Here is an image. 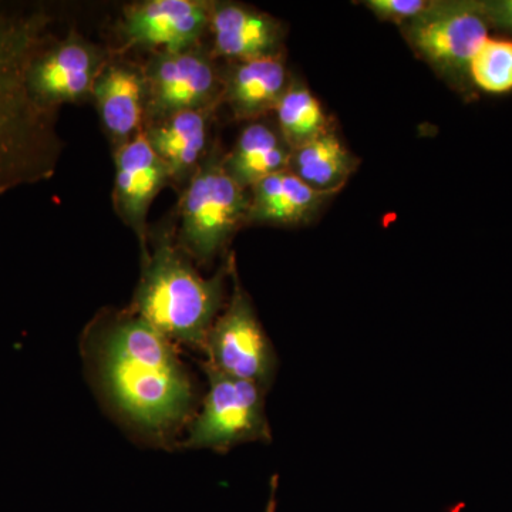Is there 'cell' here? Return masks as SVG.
<instances>
[{
    "label": "cell",
    "instance_id": "obj_1",
    "mask_svg": "<svg viewBox=\"0 0 512 512\" xmlns=\"http://www.w3.org/2000/svg\"><path fill=\"white\" fill-rule=\"evenodd\" d=\"M86 340L101 393L128 426L158 441L188 427L197 392L174 343L130 308L101 313Z\"/></svg>",
    "mask_w": 512,
    "mask_h": 512
},
{
    "label": "cell",
    "instance_id": "obj_2",
    "mask_svg": "<svg viewBox=\"0 0 512 512\" xmlns=\"http://www.w3.org/2000/svg\"><path fill=\"white\" fill-rule=\"evenodd\" d=\"M43 10L0 6V197L55 175L63 151L57 114L33 97L29 72L49 45Z\"/></svg>",
    "mask_w": 512,
    "mask_h": 512
},
{
    "label": "cell",
    "instance_id": "obj_3",
    "mask_svg": "<svg viewBox=\"0 0 512 512\" xmlns=\"http://www.w3.org/2000/svg\"><path fill=\"white\" fill-rule=\"evenodd\" d=\"M231 259L204 278L185 254L174 225L154 231L143 254L140 282L130 309L175 346L204 350L211 326L224 309Z\"/></svg>",
    "mask_w": 512,
    "mask_h": 512
},
{
    "label": "cell",
    "instance_id": "obj_4",
    "mask_svg": "<svg viewBox=\"0 0 512 512\" xmlns=\"http://www.w3.org/2000/svg\"><path fill=\"white\" fill-rule=\"evenodd\" d=\"M220 144L198 165L178 202V245L198 265H210L248 221L249 190L227 173Z\"/></svg>",
    "mask_w": 512,
    "mask_h": 512
},
{
    "label": "cell",
    "instance_id": "obj_5",
    "mask_svg": "<svg viewBox=\"0 0 512 512\" xmlns=\"http://www.w3.org/2000/svg\"><path fill=\"white\" fill-rule=\"evenodd\" d=\"M399 30L417 59L447 86L463 97L476 94L470 63L491 30L478 0H430L419 16Z\"/></svg>",
    "mask_w": 512,
    "mask_h": 512
},
{
    "label": "cell",
    "instance_id": "obj_6",
    "mask_svg": "<svg viewBox=\"0 0 512 512\" xmlns=\"http://www.w3.org/2000/svg\"><path fill=\"white\" fill-rule=\"evenodd\" d=\"M232 293L204 343L208 363L215 372L258 384L268 392L274 383L278 356L266 335L251 298L242 288L234 258L231 262Z\"/></svg>",
    "mask_w": 512,
    "mask_h": 512
},
{
    "label": "cell",
    "instance_id": "obj_7",
    "mask_svg": "<svg viewBox=\"0 0 512 512\" xmlns=\"http://www.w3.org/2000/svg\"><path fill=\"white\" fill-rule=\"evenodd\" d=\"M208 390L187 427L184 447L228 451L239 444L271 440L265 393L258 384L205 366Z\"/></svg>",
    "mask_w": 512,
    "mask_h": 512
},
{
    "label": "cell",
    "instance_id": "obj_8",
    "mask_svg": "<svg viewBox=\"0 0 512 512\" xmlns=\"http://www.w3.org/2000/svg\"><path fill=\"white\" fill-rule=\"evenodd\" d=\"M215 62L204 43L181 52L153 53L143 67L146 124L183 111L220 109L224 74Z\"/></svg>",
    "mask_w": 512,
    "mask_h": 512
},
{
    "label": "cell",
    "instance_id": "obj_9",
    "mask_svg": "<svg viewBox=\"0 0 512 512\" xmlns=\"http://www.w3.org/2000/svg\"><path fill=\"white\" fill-rule=\"evenodd\" d=\"M110 59L103 47L70 32L37 55L29 72L30 92L50 110L79 103L92 97L94 84Z\"/></svg>",
    "mask_w": 512,
    "mask_h": 512
},
{
    "label": "cell",
    "instance_id": "obj_10",
    "mask_svg": "<svg viewBox=\"0 0 512 512\" xmlns=\"http://www.w3.org/2000/svg\"><path fill=\"white\" fill-rule=\"evenodd\" d=\"M210 0H144L123 9V45L153 53L181 52L201 45L210 26Z\"/></svg>",
    "mask_w": 512,
    "mask_h": 512
},
{
    "label": "cell",
    "instance_id": "obj_11",
    "mask_svg": "<svg viewBox=\"0 0 512 512\" xmlns=\"http://www.w3.org/2000/svg\"><path fill=\"white\" fill-rule=\"evenodd\" d=\"M116 178L113 205L116 214L136 234L141 252H147V217L158 194L171 184L167 167L148 143L146 134H138L114 150Z\"/></svg>",
    "mask_w": 512,
    "mask_h": 512
},
{
    "label": "cell",
    "instance_id": "obj_12",
    "mask_svg": "<svg viewBox=\"0 0 512 512\" xmlns=\"http://www.w3.org/2000/svg\"><path fill=\"white\" fill-rule=\"evenodd\" d=\"M210 50L215 59L251 62L285 53V28L268 13L235 2H212Z\"/></svg>",
    "mask_w": 512,
    "mask_h": 512
},
{
    "label": "cell",
    "instance_id": "obj_13",
    "mask_svg": "<svg viewBox=\"0 0 512 512\" xmlns=\"http://www.w3.org/2000/svg\"><path fill=\"white\" fill-rule=\"evenodd\" d=\"M92 99L114 150L143 133L147 104L143 67L111 57L94 84Z\"/></svg>",
    "mask_w": 512,
    "mask_h": 512
},
{
    "label": "cell",
    "instance_id": "obj_14",
    "mask_svg": "<svg viewBox=\"0 0 512 512\" xmlns=\"http://www.w3.org/2000/svg\"><path fill=\"white\" fill-rule=\"evenodd\" d=\"M338 191H319L289 170L269 175L249 188L247 225L295 228L312 224Z\"/></svg>",
    "mask_w": 512,
    "mask_h": 512
},
{
    "label": "cell",
    "instance_id": "obj_15",
    "mask_svg": "<svg viewBox=\"0 0 512 512\" xmlns=\"http://www.w3.org/2000/svg\"><path fill=\"white\" fill-rule=\"evenodd\" d=\"M217 110L183 111L144 127L148 143L167 167L171 185L181 191L210 151L212 121Z\"/></svg>",
    "mask_w": 512,
    "mask_h": 512
},
{
    "label": "cell",
    "instance_id": "obj_16",
    "mask_svg": "<svg viewBox=\"0 0 512 512\" xmlns=\"http://www.w3.org/2000/svg\"><path fill=\"white\" fill-rule=\"evenodd\" d=\"M222 74V104L228 107L235 120L248 123L275 113L292 79L285 53L251 62L231 63Z\"/></svg>",
    "mask_w": 512,
    "mask_h": 512
},
{
    "label": "cell",
    "instance_id": "obj_17",
    "mask_svg": "<svg viewBox=\"0 0 512 512\" xmlns=\"http://www.w3.org/2000/svg\"><path fill=\"white\" fill-rule=\"evenodd\" d=\"M291 148L276 126L256 120L248 123L224 156L227 173L245 190L269 175L288 170Z\"/></svg>",
    "mask_w": 512,
    "mask_h": 512
},
{
    "label": "cell",
    "instance_id": "obj_18",
    "mask_svg": "<svg viewBox=\"0 0 512 512\" xmlns=\"http://www.w3.org/2000/svg\"><path fill=\"white\" fill-rule=\"evenodd\" d=\"M360 158L343 143L335 127L291 150L288 170L319 191H342L359 170Z\"/></svg>",
    "mask_w": 512,
    "mask_h": 512
},
{
    "label": "cell",
    "instance_id": "obj_19",
    "mask_svg": "<svg viewBox=\"0 0 512 512\" xmlns=\"http://www.w3.org/2000/svg\"><path fill=\"white\" fill-rule=\"evenodd\" d=\"M275 116L276 128L291 150L335 127L315 93L295 77L276 106Z\"/></svg>",
    "mask_w": 512,
    "mask_h": 512
},
{
    "label": "cell",
    "instance_id": "obj_20",
    "mask_svg": "<svg viewBox=\"0 0 512 512\" xmlns=\"http://www.w3.org/2000/svg\"><path fill=\"white\" fill-rule=\"evenodd\" d=\"M474 90L488 94L512 92V39L488 37L470 63Z\"/></svg>",
    "mask_w": 512,
    "mask_h": 512
},
{
    "label": "cell",
    "instance_id": "obj_21",
    "mask_svg": "<svg viewBox=\"0 0 512 512\" xmlns=\"http://www.w3.org/2000/svg\"><path fill=\"white\" fill-rule=\"evenodd\" d=\"M359 3L370 10L376 19L402 28L419 16L429 6L430 0H365Z\"/></svg>",
    "mask_w": 512,
    "mask_h": 512
},
{
    "label": "cell",
    "instance_id": "obj_22",
    "mask_svg": "<svg viewBox=\"0 0 512 512\" xmlns=\"http://www.w3.org/2000/svg\"><path fill=\"white\" fill-rule=\"evenodd\" d=\"M491 29L512 39V0H478Z\"/></svg>",
    "mask_w": 512,
    "mask_h": 512
},
{
    "label": "cell",
    "instance_id": "obj_23",
    "mask_svg": "<svg viewBox=\"0 0 512 512\" xmlns=\"http://www.w3.org/2000/svg\"><path fill=\"white\" fill-rule=\"evenodd\" d=\"M268 512H274V508H269Z\"/></svg>",
    "mask_w": 512,
    "mask_h": 512
}]
</instances>
